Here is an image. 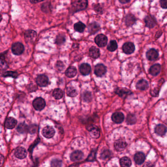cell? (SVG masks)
<instances>
[{"instance_id": "cell-31", "label": "cell", "mask_w": 167, "mask_h": 167, "mask_svg": "<svg viewBox=\"0 0 167 167\" xmlns=\"http://www.w3.org/2000/svg\"><path fill=\"white\" fill-rule=\"evenodd\" d=\"M52 95L56 99H60L62 98L63 96V92L60 89H54Z\"/></svg>"}, {"instance_id": "cell-43", "label": "cell", "mask_w": 167, "mask_h": 167, "mask_svg": "<svg viewBox=\"0 0 167 167\" xmlns=\"http://www.w3.org/2000/svg\"><path fill=\"white\" fill-rule=\"evenodd\" d=\"M161 7L163 8H167V0H160Z\"/></svg>"}, {"instance_id": "cell-22", "label": "cell", "mask_w": 167, "mask_h": 167, "mask_svg": "<svg viewBox=\"0 0 167 167\" xmlns=\"http://www.w3.org/2000/svg\"><path fill=\"white\" fill-rule=\"evenodd\" d=\"M149 87V83L145 80H141L139 81L136 84V88L137 89L141 91L146 89Z\"/></svg>"}, {"instance_id": "cell-38", "label": "cell", "mask_w": 167, "mask_h": 167, "mask_svg": "<svg viewBox=\"0 0 167 167\" xmlns=\"http://www.w3.org/2000/svg\"><path fill=\"white\" fill-rule=\"evenodd\" d=\"M83 99L85 101L87 102H89L91 101V95L89 92H85L83 94Z\"/></svg>"}, {"instance_id": "cell-46", "label": "cell", "mask_w": 167, "mask_h": 167, "mask_svg": "<svg viewBox=\"0 0 167 167\" xmlns=\"http://www.w3.org/2000/svg\"><path fill=\"white\" fill-rule=\"evenodd\" d=\"M43 1H44V0H30V2L31 3H37L42 2Z\"/></svg>"}, {"instance_id": "cell-19", "label": "cell", "mask_w": 167, "mask_h": 167, "mask_svg": "<svg viewBox=\"0 0 167 167\" xmlns=\"http://www.w3.org/2000/svg\"><path fill=\"white\" fill-rule=\"evenodd\" d=\"M100 29V26L97 22H93L89 24V31L91 34H94L98 32Z\"/></svg>"}, {"instance_id": "cell-39", "label": "cell", "mask_w": 167, "mask_h": 167, "mask_svg": "<svg viewBox=\"0 0 167 167\" xmlns=\"http://www.w3.org/2000/svg\"><path fill=\"white\" fill-rule=\"evenodd\" d=\"M56 67L59 71H61V70H63V69L65 67V65L62 62L58 61L56 64Z\"/></svg>"}, {"instance_id": "cell-34", "label": "cell", "mask_w": 167, "mask_h": 167, "mask_svg": "<svg viewBox=\"0 0 167 167\" xmlns=\"http://www.w3.org/2000/svg\"><path fill=\"white\" fill-rule=\"evenodd\" d=\"M65 35L62 34H59L58 35L56 39L55 43L57 45H62L65 42Z\"/></svg>"}, {"instance_id": "cell-30", "label": "cell", "mask_w": 167, "mask_h": 167, "mask_svg": "<svg viewBox=\"0 0 167 167\" xmlns=\"http://www.w3.org/2000/svg\"><path fill=\"white\" fill-rule=\"evenodd\" d=\"M17 131L21 134H24L27 132L29 130V127L25 123L20 124L17 127Z\"/></svg>"}, {"instance_id": "cell-21", "label": "cell", "mask_w": 167, "mask_h": 167, "mask_svg": "<svg viewBox=\"0 0 167 167\" xmlns=\"http://www.w3.org/2000/svg\"><path fill=\"white\" fill-rule=\"evenodd\" d=\"M89 54L91 57L96 59L100 56V53L98 48L95 46H92L89 48Z\"/></svg>"}, {"instance_id": "cell-28", "label": "cell", "mask_w": 167, "mask_h": 167, "mask_svg": "<svg viewBox=\"0 0 167 167\" xmlns=\"http://www.w3.org/2000/svg\"><path fill=\"white\" fill-rule=\"evenodd\" d=\"M136 19L132 14H128L126 16L125 22L127 26H132L135 23Z\"/></svg>"}, {"instance_id": "cell-47", "label": "cell", "mask_w": 167, "mask_h": 167, "mask_svg": "<svg viewBox=\"0 0 167 167\" xmlns=\"http://www.w3.org/2000/svg\"><path fill=\"white\" fill-rule=\"evenodd\" d=\"M131 0H119L121 3H123V4H125V3H127L129 2H130Z\"/></svg>"}, {"instance_id": "cell-16", "label": "cell", "mask_w": 167, "mask_h": 167, "mask_svg": "<svg viewBox=\"0 0 167 167\" xmlns=\"http://www.w3.org/2000/svg\"><path fill=\"white\" fill-rule=\"evenodd\" d=\"M145 22L147 27L150 28H153L156 25V22L155 18L150 15H148L145 18Z\"/></svg>"}, {"instance_id": "cell-37", "label": "cell", "mask_w": 167, "mask_h": 167, "mask_svg": "<svg viewBox=\"0 0 167 167\" xmlns=\"http://www.w3.org/2000/svg\"><path fill=\"white\" fill-rule=\"evenodd\" d=\"M3 76L4 77H12L13 78H16L18 76V73L14 72H5L3 73Z\"/></svg>"}, {"instance_id": "cell-29", "label": "cell", "mask_w": 167, "mask_h": 167, "mask_svg": "<svg viewBox=\"0 0 167 167\" xmlns=\"http://www.w3.org/2000/svg\"><path fill=\"white\" fill-rule=\"evenodd\" d=\"M74 28L75 31L82 33L84 31L85 29L86 28V25L81 22H79L74 25Z\"/></svg>"}, {"instance_id": "cell-25", "label": "cell", "mask_w": 167, "mask_h": 167, "mask_svg": "<svg viewBox=\"0 0 167 167\" xmlns=\"http://www.w3.org/2000/svg\"><path fill=\"white\" fill-rule=\"evenodd\" d=\"M88 130L90 132V134L93 138H98L100 136V131L96 127H91L88 128Z\"/></svg>"}, {"instance_id": "cell-12", "label": "cell", "mask_w": 167, "mask_h": 167, "mask_svg": "<svg viewBox=\"0 0 167 167\" xmlns=\"http://www.w3.org/2000/svg\"><path fill=\"white\" fill-rule=\"evenodd\" d=\"M27 154L26 149L22 147H18L15 151V156L19 159H24L26 157Z\"/></svg>"}, {"instance_id": "cell-48", "label": "cell", "mask_w": 167, "mask_h": 167, "mask_svg": "<svg viewBox=\"0 0 167 167\" xmlns=\"http://www.w3.org/2000/svg\"><path fill=\"white\" fill-rule=\"evenodd\" d=\"M161 34H162V32H161V31H158V32L157 33V34H156V36L158 35V36H157L156 37H159L161 35Z\"/></svg>"}, {"instance_id": "cell-11", "label": "cell", "mask_w": 167, "mask_h": 167, "mask_svg": "<svg viewBox=\"0 0 167 167\" xmlns=\"http://www.w3.org/2000/svg\"><path fill=\"white\" fill-rule=\"evenodd\" d=\"M127 143L124 140L119 139V140H116L115 142L114 146L116 151H122L124 150L127 147Z\"/></svg>"}, {"instance_id": "cell-1", "label": "cell", "mask_w": 167, "mask_h": 167, "mask_svg": "<svg viewBox=\"0 0 167 167\" xmlns=\"http://www.w3.org/2000/svg\"><path fill=\"white\" fill-rule=\"evenodd\" d=\"M88 2L87 0H75L72 3V10L76 12L85 10L88 7Z\"/></svg>"}, {"instance_id": "cell-27", "label": "cell", "mask_w": 167, "mask_h": 167, "mask_svg": "<svg viewBox=\"0 0 167 167\" xmlns=\"http://www.w3.org/2000/svg\"><path fill=\"white\" fill-rule=\"evenodd\" d=\"M120 163L122 167H130L132 165V161L129 158L123 157L120 159Z\"/></svg>"}, {"instance_id": "cell-7", "label": "cell", "mask_w": 167, "mask_h": 167, "mask_svg": "<svg viewBox=\"0 0 167 167\" xmlns=\"http://www.w3.org/2000/svg\"><path fill=\"white\" fill-rule=\"evenodd\" d=\"M55 132V130L52 127L46 126L43 129L42 134L46 138H50L54 136Z\"/></svg>"}, {"instance_id": "cell-5", "label": "cell", "mask_w": 167, "mask_h": 167, "mask_svg": "<svg viewBox=\"0 0 167 167\" xmlns=\"http://www.w3.org/2000/svg\"><path fill=\"white\" fill-rule=\"evenodd\" d=\"M36 32L34 30H29L26 31L25 34V38L27 42L32 43L35 41L36 38Z\"/></svg>"}, {"instance_id": "cell-20", "label": "cell", "mask_w": 167, "mask_h": 167, "mask_svg": "<svg viewBox=\"0 0 167 167\" xmlns=\"http://www.w3.org/2000/svg\"><path fill=\"white\" fill-rule=\"evenodd\" d=\"M167 131V129L166 127L162 124L158 125L155 129V132L156 134L160 136L165 134Z\"/></svg>"}, {"instance_id": "cell-26", "label": "cell", "mask_w": 167, "mask_h": 167, "mask_svg": "<svg viewBox=\"0 0 167 167\" xmlns=\"http://www.w3.org/2000/svg\"><path fill=\"white\" fill-rule=\"evenodd\" d=\"M65 74L66 76L68 77H74L77 74L76 69L74 67H69L65 71Z\"/></svg>"}, {"instance_id": "cell-42", "label": "cell", "mask_w": 167, "mask_h": 167, "mask_svg": "<svg viewBox=\"0 0 167 167\" xmlns=\"http://www.w3.org/2000/svg\"><path fill=\"white\" fill-rule=\"evenodd\" d=\"M37 128V127L36 126L31 125V126L29 127V130H28V131L31 134H34V133H35L36 132Z\"/></svg>"}, {"instance_id": "cell-18", "label": "cell", "mask_w": 167, "mask_h": 167, "mask_svg": "<svg viewBox=\"0 0 167 167\" xmlns=\"http://www.w3.org/2000/svg\"><path fill=\"white\" fill-rule=\"evenodd\" d=\"M134 158L136 164L138 165L143 164L145 160V154L141 152H139L135 154Z\"/></svg>"}, {"instance_id": "cell-40", "label": "cell", "mask_w": 167, "mask_h": 167, "mask_svg": "<svg viewBox=\"0 0 167 167\" xmlns=\"http://www.w3.org/2000/svg\"><path fill=\"white\" fill-rule=\"evenodd\" d=\"M94 10L97 12L98 13H103V10H102V7L99 4H95L94 6L93 7Z\"/></svg>"}, {"instance_id": "cell-24", "label": "cell", "mask_w": 167, "mask_h": 167, "mask_svg": "<svg viewBox=\"0 0 167 167\" xmlns=\"http://www.w3.org/2000/svg\"><path fill=\"white\" fill-rule=\"evenodd\" d=\"M161 70V65L159 64H155L152 65L150 69V73L153 76L158 75Z\"/></svg>"}, {"instance_id": "cell-35", "label": "cell", "mask_w": 167, "mask_h": 167, "mask_svg": "<svg viewBox=\"0 0 167 167\" xmlns=\"http://www.w3.org/2000/svg\"><path fill=\"white\" fill-rule=\"evenodd\" d=\"M136 121L135 116L134 115H129L127 118V122L128 124H134Z\"/></svg>"}, {"instance_id": "cell-17", "label": "cell", "mask_w": 167, "mask_h": 167, "mask_svg": "<svg viewBox=\"0 0 167 167\" xmlns=\"http://www.w3.org/2000/svg\"><path fill=\"white\" fill-rule=\"evenodd\" d=\"M84 156L83 153L79 151H76L72 153L70 155V159L72 161H78L82 159Z\"/></svg>"}, {"instance_id": "cell-33", "label": "cell", "mask_w": 167, "mask_h": 167, "mask_svg": "<svg viewBox=\"0 0 167 167\" xmlns=\"http://www.w3.org/2000/svg\"><path fill=\"white\" fill-rule=\"evenodd\" d=\"M67 95L70 97H75L77 94V91L75 88L70 87L67 88Z\"/></svg>"}, {"instance_id": "cell-36", "label": "cell", "mask_w": 167, "mask_h": 167, "mask_svg": "<svg viewBox=\"0 0 167 167\" xmlns=\"http://www.w3.org/2000/svg\"><path fill=\"white\" fill-rule=\"evenodd\" d=\"M62 165V161L58 159H54L51 161V167H61Z\"/></svg>"}, {"instance_id": "cell-2", "label": "cell", "mask_w": 167, "mask_h": 167, "mask_svg": "<svg viewBox=\"0 0 167 167\" xmlns=\"http://www.w3.org/2000/svg\"><path fill=\"white\" fill-rule=\"evenodd\" d=\"M33 106L37 110H42L45 108L46 102L44 99L41 97H38L35 99L33 102Z\"/></svg>"}, {"instance_id": "cell-8", "label": "cell", "mask_w": 167, "mask_h": 167, "mask_svg": "<svg viewBox=\"0 0 167 167\" xmlns=\"http://www.w3.org/2000/svg\"><path fill=\"white\" fill-rule=\"evenodd\" d=\"M48 78L45 75H39L36 78V83L41 87H46L48 84Z\"/></svg>"}, {"instance_id": "cell-49", "label": "cell", "mask_w": 167, "mask_h": 167, "mask_svg": "<svg viewBox=\"0 0 167 167\" xmlns=\"http://www.w3.org/2000/svg\"><path fill=\"white\" fill-rule=\"evenodd\" d=\"M2 15L0 14V22H1V21H2Z\"/></svg>"}, {"instance_id": "cell-41", "label": "cell", "mask_w": 167, "mask_h": 167, "mask_svg": "<svg viewBox=\"0 0 167 167\" xmlns=\"http://www.w3.org/2000/svg\"><path fill=\"white\" fill-rule=\"evenodd\" d=\"M7 65L5 61L2 59H0V70H5L7 69Z\"/></svg>"}, {"instance_id": "cell-44", "label": "cell", "mask_w": 167, "mask_h": 167, "mask_svg": "<svg viewBox=\"0 0 167 167\" xmlns=\"http://www.w3.org/2000/svg\"><path fill=\"white\" fill-rule=\"evenodd\" d=\"M151 95L153 96H157L158 94V90L157 89H155L154 90L151 91Z\"/></svg>"}, {"instance_id": "cell-4", "label": "cell", "mask_w": 167, "mask_h": 167, "mask_svg": "<svg viewBox=\"0 0 167 167\" xmlns=\"http://www.w3.org/2000/svg\"><path fill=\"white\" fill-rule=\"evenodd\" d=\"M11 50L13 54L16 55H20L22 54L24 52V45H22V43H19V42L15 43L12 45Z\"/></svg>"}, {"instance_id": "cell-10", "label": "cell", "mask_w": 167, "mask_h": 167, "mask_svg": "<svg viewBox=\"0 0 167 167\" xmlns=\"http://www.w3.org/2000/svg\"><path fill=\"white\" fill-rule=\"evenodd\" d=\"M111 118L114 122L117 124H120L124 121V115L121 112H116L113 113Z\"/></svg>"}, {"instance_id": "cell-13", "label": "cell", "mask_w": 167, "mask_h": 167, "mask_svg": "<svg viewBox=\"0 0 167 167\" xmlns=\"http://www.w3.org/2000/svg\"><path fill=\"white\" fill-rule=\"evenodd\" d=\"M79 70L82 75H88L91 72V65L87 63L81 64L80 66Z\"/></svg>"}, {"instance_id": "cell-14", "label": "cell", "mask_w": 167, "mask_h": 167, "mask_svg": "<svg viewBox=\"0 0 167 167\" xmlns=\"http://www.w3.org/2000/svg\"><path fill=\"white\" fill-rule=\"evenodd\" d=\"M17 121L13 117H8L5 122V126L7 129H12L16 126Z\"/></svg>"}, {"instance_id": "cell-15", "label": "cell", "mask_w": 167, "mask_h": 167, "mask_svg": "<svg viewBox=\"0 0 167 167\" xmlns=\"http://www.w3.org/2000/svg\"><path fill=\"white\" fill-rule=\"evenodd\" d=\"M146 56L148 60L154 61L158 57V53L155 49H151L147 52Z\"/></svg>"}, {"instance_id": "cell-9", "label": "cell", "mask_w": 167, "mask_h": 167, "mask_svg": "<svg viewBox=\"0 0 167 167\" xmlns=\"http://www.w3.org/2000/svg\"><path fill=\"white\" fill-rule=\"evenodd\" d=\"M123 50L126 54H130L134 52L135 50V46L134 44L131 42L125 43L123 46Z\"/></svg>"}, {"instance_id": "cell-32", "label": "cell", "mask_w": 167, "mask_h": 167, "mask_svg": "<svg viewBox=\"0 0 167 167\" xmlns=\"http://www.w3.org/2000/svg\"><path fill=\"white\" fill-rule=\"evenodd\" d=\"M117 44L116 41L115 40H111L108 44L107 49L110 51H114L117 49Z\"/></svg>"}, {"instance_id": "cell-6", "label": "cell", "mask_w": 167, "mask_h": 167, "mask_svg": "<svg viewBox=\"0 0 167 167\" xmlns=\"http://www.w3.org/2000/svg\"><path fill=\"white\" fill-rule=\"evenodd\" d=\"M107 69L105 65L103 64H97L95 67L94 73L97 76L102 77L106 73Z\"/></svg>"}, {"instance_id": "cell-45", "label": "cell", "mask_w": 167, "mask_h": 167, "mask_svg": "<svg viewBox=\"0 0 167 167\" xmlns=\"http://www.w3.org/2000/svg\"><path fill=\"white\" fill-rule=\"evenodd\" d=\"M144 167H154L153 165L151 162H147L144 166Z\"/></svg>"}, {"instance_id": "cell-23", "label": "cell", "mask_w": 167, "mask_h": 167, "mask_svg": "<svg viewBox=\"0 0 167 167\" xmlns=\"http://www.w3.org/2000/svg\"><path fill=\"white\" fill-rule=\"evenodd\" d=\"M115 92L116 94H118V95L121 97L126 96L131 93V91H129V89H127L126 88H117L115 91Z\"/></svg>"}, {"instance_id": "cell-3", "label": "cell", "mask_w": 167, "mask_h": 167, "mask_svg": "<svg viewBox=\"0 0 167 167\" xmlns=\"http://www.w3.org/2000/svg\"><path fill=\"white\" fill-rule=\"evenodd\" d=\"M94 40L97 46L101 48L106 46L108 42V38L107 37L102 34L97 35Z\"/></svg>"}]
</instances>
